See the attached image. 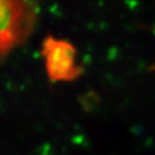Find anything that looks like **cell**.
<instances>
[{"mask_svg": "<svg viewBox=\"0 0 155 155\" xmlns=\"http://www.w3.org/2000/svg\"><path fill=\"white\" fill-rule=\"evenodd\" d=\"M41 54L47 75L53 83L71 81L80 76L81 67L78 65L76 49L70 41L48 36L43 41Z\"/></svg>", "mask_w": 155, "mask_h": 155, "instance_id": "7a4b0ae2", "label": "cell"}, {"mask_svg": "<svg viewBox=\"0 0 155 155\" xmlns=\"http://www.w3.org/2000/svg\"><path fill=\"white\" fill-rule=\"evenodd\" d=\"M36 19L31 3L0 0V58L22 43Z\"/></svg>", "mask_w": 155, "mask_h": 155, "instance_id": "6da1fadb", "label": "cell"}, {"mask_svg": "<svg viewBox=\"0 0 155 155\" xmlns=\"http://www.w3.org/2000/svg\"><path fill=\"white\" fill-rule=\"evenodd\" d=\"M153 70H154V71H155V65H154V67H153Z\"/></svg>", "mask_w": 155, "mask_h": 155, "instance_id": "3957f363", "label": "cell"}]
</instances>
